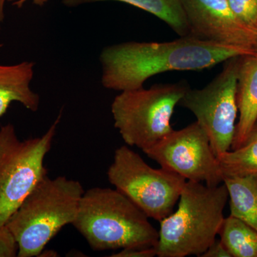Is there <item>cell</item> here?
<instances>
[{"label": "cell", "instance_id": "13", "mask_svg": "<svg viewBox=\"0 0 257 257\" xmlns=\"http://www.w3.org/2000/svg\"><path fill=\"white\" fill-rule=\"evenodd\" d=\"M69 8L98 2H119L155 15L180 37L190 35L182 0H60Z\"/></svg>", "mask_w": 257, "mask_h": 257}, {"label": "cell", "instance_id": "4", "mask_svg": "<svg viewBox=\"0 0 257 257\" xmlns=\"http://www.w3.org/2000/svg\"><path fill=\"white\" fill-rule=\"evenodd\" d=\"M84 192L74 179H42L5 224L18 243V256H40L62 228L72 224Z\"/></svg>", "mask_w": 257, "mask_h": 257}, {"label": "cell", "instance_id": "14", "mask_svg": "<svg viewBox=\"0 0 257 257\" xmlns=\"http://www.w3.org/2000/svg\"><path fill=\"white\" fill-rule=\"evenodd\" d=\"M229 198L230 215L257 231V176L224 177Z\"/></svg>", "mask_w": 257, "mask_h": 257}, {"label": "cell", "instance_id": "12", "mask_svg": "<svg viewBox=\"0 0 257 257\" xmlns=\"http://www.w3.org/2000/svg\"><path fill=\"white\" fill-rule=\"evenodd\" d=\"M35 66V62L28 61L12 65L0 64V118L13 101L33 112L38 110L40 96L30 88Z\"/></svg>", "mask_w": 257, "mask_h": 257}, {"label": "cell", "instance_id": "7", "mask_svg": "<svg viewBox=\"0 0 257 257\" xmlns=\"http://www.w3.org/2000/svg\"><path fill=\"white\" fill-rule=\"evenodd\" d=\"M107 177L149 218L160 221L172 213L187 182L175 172L150 167L125 145L114 152Z\"/></svg>", "mask_w": 257, "mask_h": 257}, {"label": "cell", "instance_id": "22", "mask_svg": "<svg viewBox=\"0 0 257 257\" xmlns=\"http://www.w3.org/2000/svg\"><path fill=\"white\" fill-rule=\"evenodd\" d=\"M253 50L255 52H257V30L256 32V39H255L254 46H253Z\"/></svg>", "mask_w": 257, "mask_h": 257}, {"label": "cell", "instance_id": "18", "mask_svg": "<svg viewBox=\"0 0 257 257\" xmlns=\"http://www.w3.org/2000/svg\"><path fill=\"white\" fill-rule=\"evenodd\" d=\"M18 245L6 225L0 226V257L18 256Z\"/></svg>", "mask_w": 257, "mask_h": 257}, {"label": "cell", "instance_id": "15", "mask_svg": "<svg viewBox=\"0 0 257 257\" xmlns=\"http://www.w3.org/2000/svg\"><path fill=\"white\" fill-rule=\"evenodd\" d=\"M219 235L231 257H257V231L239 218H225Z\"/></svg>", "mask_w": 257, "mask_h": 257}, {"label": "cell", "instance_id": "9", "mask_svg": "<svg viewBox=\"0 0 257 257\" xmlns=\"http://www.w3.org/2000/svg\"><path fill=\"white\" fill-rule=\"evenodd\" d=\"M143 151L162 168L186 180L210 187L223 182L219 160L212 151L207 133L197 121L182 130H172Z\"/></svg>", "mask_w": 257, "mask_h": 257}, {"label": "cell", "instance_id": "3", "mask_svg": "<svg viewBox=\"0 0 257 257\" xmlns=\"http://www.w3.org/2000/svg\"><path fill=\"white\" fill-rule=\"evenodd\" d=\"M228 199L224 183L210 187L186 182L178 209L160 221L157 256L200 257L219 234Z\"/></svg>", "mask_w": 257, "mask_h": 257}, {"label": "cell", "instance_id": "24", "mask_svg": "<svg viewBox=\"0 0 257 257\" xmlns=\"http://www.w3.org/2000/svg\"><path fill=\"white\" fill-rule=\"evenodd\" d=\"M256 126H257V121H256Z\"/></svg>", "mask_w": 257, "mask_h": 257}, {"label": "cell", "instance_id": "20", "mask_svg": "<svg viewBox=\"0 0 257 257\" xmlns=\"http://www.w3.org/2000/svg\"><path fill=\"white\" fill-rule=\"evenodd\" d=\"M200 257H231V255L221 240L216 239Z\"/></svg>", "mask_w": 257, "mask_h": 257}, {"label": "cell", "instance_id": "16", "mask_svg": "<svg viewBox=\"0 0 257 257\" xmlns=\"http://www.w3.org/2000/svg\"><path fill=\"white\" fill-rule=\"evenodd\" d=\"M217 158L223 177L257 176V126L241 147Z\"/></svg>", "mask_w": 257, "mask_h": 257}, {"label": "cell", "instance_id": "5", "mask_svg": "<svg viewBox=\"0 0 257 257\" xmlns=\"http://www.w3.org/2000/svg\"><path fill=\"white\" fill-rule=\"evenodd\" d=\"M189 88L187 82L159 84L124 91L115 96L111 111L114 127L128 146L149 148L173 130L176 106Z\"/></svg>", "mask_w": 257, "mask_h": 257}, {"label": "cell", "instance_id": "11", "mask_svg": "<svg viewBox=\"0 0 257 257\" xmlns=\"http://www.w3.org/2000/svg\"><path fill=\"white\" fill-rule=\"evenodd\" d=\"M236 102L239 112L231 150L247 140L257 121V52L241 56L238 71Z\"/></svg>", "mask_w": 257, "mask_h": 257}, {"label": "cell", "instance_id": "8", "mask_svg": "<svg viewBox=\"0 0 257 257\" xmlns=\"http://www.w3.org/2000/svg\"><path fill=\"white\" fill-rule=\"evenodd\" d=\"M241 57L226 61L222 71L206 87L200 89L189 87L179 103L196 116L197 122L207 133L216 157L229 151L234 141L238 113L236 88Z\"/></svg>", "mask_w": 257, "mask_h": 257}, {"label": "cell", "instance_id": "1", "mask_svg": "<svg viewBox=\"0 0 257 257\" xmlns=\"http://www.w3.org/2000/svg\"><path fill=\"white\" fill-rule=\"evenodd\" d=\"M253 52L192 36L165 42H125L101 51V82L110 90H134L144 87L147 79L158 74L202 70Z\"/></svg>", "mask_w": 257, "mask_h": 257}, {"label": "cell", "instance_id": "23", "mask_svg": "<svg viewBox=\"0 0 257 257\" xmlns=\"http://www.w3.org/2000/svg\"><path fill=\"white\" fill-rule=\"evenodd\" d=\"M0 29H1V27H0ZM3 45H0V47H3Z\"/></svg>", "mask_w": 257, "mask_h": 257}, {"label": "cell", "instance_id": "2", "mask_svg": "<svg viewBox=\"0 0 257 257\" xmlns=\"http://www.w3.org/2000/svg\"><path fill=\"white\" fill-rule=\"evenodd\" d=\"M72 225L94 251L155 247L158 242L148 216L116 189L84 192Z\"/></svg>", "mask_w": 257, "mask_h": 257}, {"label": "cell", "instance_id": "17", "mask_svg": "<svg viewBox=\"0 0 257 257\" xmlns=\"http://www.w3.org/2000/svg\"><path fill=\"white\" fill-rule=\"evenodd\" d=\"M231 11L245 25L256 33L257 0H227Z\"/></svg>", "mask_w": 257, "mask_h": 257}, {"label": "cell", "instance_id": "19", "mask_svg": "<svg viewBox=\"0 0 257 257\" xmlns=\"http://www.w3.org/2000/svg\"><path fill=\"white\" fill-rule=\"evenodd\" d=\"M157 256L156 248L151 247H131L123 248L117 253H113V257H154Z\"/></svg>", "mask_w": 257, "mask_h": 257}, {"label": "cell", "instance_id": "21", "mask_svg": "<svg viewBox=\"0 0 257 257\" xmlns=\"http://www.w3.org/2000/svg\"><path fill=\"white\" fill-rule=\"evenodd\" d=\"M7 1L9 0H0V12H3L5 10V5Z\"/></svg>", "mask_w": 257, "mask_h": 257}, {"label": "cell", "instance_id": "10", "mask_svg": "<svg viewBox=\"0 0 257 257\" xmlns=\"http://www.w3.org/2000/svg\"><path fill=\"white\" fill-rule=\"evenodd\" d=\"M182 3L189 36L254 50L256 33L233 13L227 0H182Z\"/></svg>", "mask_w": 257, "mask_h": 257}, {"label": "cell", "instance_id": "6", "mask_svg": "<svg viewBox=\"0 0 257 257\" xmlns=\"http://www.w3.org/2000/svg\"><path fill=\"white\" fill-rule=\"evenodd\" d=\"M61 111L41 137L20 140L15 126L0 127V226L8 222L37 184L47 176V155L62 119Z\"/></svg>", "mask_w": 257, "mask_h": 257}]
</instances>
